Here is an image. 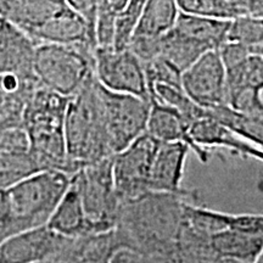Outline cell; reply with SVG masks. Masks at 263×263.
<instances>
[{
  "mask_svg": "<svg viewBox=\"0 0 263 263\" xmlns=\"http://www.w3.org/2000/svg\"><path fill=\"white\" fill-rule=\"evenodd\" d=\"M197 195L146 193L121 203L115 228L123 248L166 258L173 254L183 226V203Z\"/></svg>",
  "mask_w": 263,
  "mask_h": 263,
  "instance_id": "obj_1",
  "label": "cell"
},
{
  "mask_svg": "<svg viewBox=\"0 0 263 263\" xmlns=\"http://www.w3.org/2000/svg\"><path fill=\"white\" fill-rule=\"evenodd\" d=\"M70 183V174L44 170L0 189V242L47 226Z\"/></svg>",
  "mask_w": 263,
  "mask_h": 263,
  "instance_id": "obj_2",
  "label": "cell"
},
{
  "mask_svg": "<svg viewBox=\"0 0 263 263\" xmlns=\"http://www.w3.org/2000/svg\"><path fill=\"white\" fill-rule=\"evenodd\" d=\"M68 101L70 98L39 85L25 105L21 127L27 134L32 155L42 171H61L71 176L78 170L66 150L65 117Z\"/></svg>",
  "mask_w": 263,
  "mask_h": 263,
  "instance_id": "obj_3",
  "label": "cell"
},
{
  "mask_svg": "<svg viewBox=\"0 0 263 263\" xmlns=\"http://www.w3.org/2000/svg\"><path fill=\"white\" fill-rule=\"evenodd\" d=\"M67 156L76 168L114 156L104 121L100 84L90 78L70 98L65 117Z\"/></svg>",
  "mask_w": 263,
  "mask_h": 263,
  "instance_id": "obj_4",
  "label": "cell"
},
{
  "mask_svg": "<svg viewBox=\"0 0 263 263\" xmlns=\"http://www.w3.org/2000/svg\"><path fill=\"white\" fill-rule=\"evenodd\" d=\"M33 72L41 87L72 98L94 76V48L50 43L37 44Z\"/></svg>",
  "mask_w": 263,
  "mask_h": 263,
  "instance_id": "obj_5",
  "label": "cell"
},
{
  "mask_svg": "<svg viewBox=\"0 0 263 263\" xmlns=\"http://www.w3.org/2000/svg\"><path fill=\"white\" fill-rule=\"evenodd\" d=\"M94 235L116 228L120 201L115 190L112 156L85 164L71 174Z\"/></svg>",
  "mask_w": 263,
  "mask_h": 263,
  "instance_id": "obj_6",
  "label": "cell"
},
{
  "mask_svg": "<svg viewBox=\"0 0 263 263\" xmlns=\"http://www.w3.org/2000/svg\"><path fill=\"white\" fill-rule=\"evenodd\" d=\"M100 97L108 143L115 155L146 133L151 103L134 95L115 93L101 84Z\"/></svg>",
  "mask_w": 263,
  "mask_h": 263,
  "instance_id": "obj_7",
  "label": "cell"
},
{
  "mask_svg": "<svg viewBox=\"0 0 263 263\" xmlns=\"http://www.w3.org/2000/svg\"><path fill=\"white\" fill-rule=\"evenodd\" d=\"M94 76L108 90L134 95L149 103L153 100L143 65L128 47L95 48Z\"/></svg>",
  "mask_w": 263,
  "mask_h": 263,
  "instance_id": "obj_8",
  "label": "cell"
},
{
  "mask_svg": "<svg viewBox=\"0 0 263 263\" xmlns=\"http://www.w3.org/2000/svg\"><path fill=\"white\" fill-rule=\"evenodd\" d=\"M160 141L144 133L112 156V177L120 205L149 192V177Z\"/></svg>",
  "mask_w": 263,
  "mask_h": 263,
  "instance_id": "obj_9",
  "label": "cell"
},
{
  "mask_svg": "<svg viewBox=\"0 0 263 263\" xmlns=\"http://www.w3.org/2000/svg\"><path fill=\"white\" fill-rule=\"evenodd\" d=\"M184 94L206 110L227 104L226 68L217 50L207 51L180 77Z\"/></svg>",
  "mask_w": 263,
  "mask_h": 263,
  "instance_id": "obj_10",
  "label": "cell"
},
{
  "mask_svg": "<svg viewBox=\"0 0 263 263\" xmlns=\"http://www.w3.org/2000/svg\"><path fill=\"white\" fill-rule=\"evenodd\" d=\"M71 240L48 226L25 230L0 242V263H47Z\"/></svg>",
  "mask_w": 263,
  "mask_h": 263,
  "instance_id": "obj_11",
  "label": "cell"
},
{
  "mask_svg": "<svg viewBox=\"0 0 263 263\" xmlns=\"http://www.w3.org/2000/svg\"><path fill=\"white\" fill-rule=\"evenodd\" d=\"M42 171L32 155L27 134L21 124L9 126L0 136V189Z\"/></svg>",
  "mask_w": 263,
  "mask_h": 263,
  "instance_id": "obj_12",
  "label": "cell"
},
{
  "mask_svg": "<svg viewBox=\"0 0 263 263\" xmlns=\"http://www.w3.org/2000/svg\"><path fill=\"white\" fill-rule=\"evenodd\" d=\"M190 149L183 143H160L149 177V192L195 196L182 188L186 157Z\"/></svg>",
  "mask_w": 263,
  "mask_h": 263,
  "instance_id": "obj_13",
  "label": "cell"
},
{
  "mask_svg": "<svg viewBox=\"0 0 263 263\" xmlns=\"http://www.w3.org/2000/svg\"><path fill=\"white\" fill-rule=\"evenodd\" d=\"M189 128L190 123L178 111L156 99L151 100L146 133L160 143L185 144L201 162H209L210 153L194 143Z\"/></svg>",
  "mask_w": 263,
  "mask_h": 263,
  "instance_id": "obj_14",
  "label": "cell"
},
{
  "mask_svg": "<svg viewBox=\"0 0 263 263\" xmlns=\"http://www.w3.org/2000/svg\"><path fill=\"white\" fill-rule=\"evenodd\" d=\"M189 130L194 143L202 149L224 147L244 159H255L263 162V150L240 138L207 112L190 123Z\"/></svg>",
  "mask_w": 263,
  "mask_h": 263,
  "instance_id": "obj_15",
  "label": "cell"
},
{
  "mask_svg": "<svg viewBox=\"0 0 263 263\" xmlns=\"http://www.w3.org/2000/svg\"><path fill=\"white\" fill-rule=\"evenodd\" d=\"M66 6L65 0H0V20L32 38Z\"/></svg>",
  "mask_w": 263,
  "mask_h": 263,
  "instance_id": "obj_16",
  "label": "cell"
},
{
  "mask_svg": "<svg viewBox=\"0 0 263 263\" xmlns=\"http://www.w3.org/2000/svg\"><path fill=\"white\" fill-rule=\"evenodd\" d=\"M35 44L27 34L0 20V74L35 77L33 57Z\"/></svg>",
  "mask_w": 263,
  "mask_h": 263,
  "instance_id": "obj_17",
  "label": "cell"
},
{
  "mask_svg": "<svg viewBox=\"0 0 263 263\" xmlns=\"http://www.w3.org/2000/svg\"><path fill=\"white\" fill-rule=\"evenodd\" d=\"M122 248L114 229L104 234L72 239L60 254L47 263H110L112 255Z\"/></svg>",
  "mask_w": 263,
  "mask_h": 263,
  "instance_id": "obj_18",
  "label": "cell"
},
{
  "mask_svg": "<svg viewBox=\"0 0 263 263\" xmlns=\"http://www.w3.org/2000/svg\"><path fill=\"white\" fill-rule=\"evenodd\" d=\"M47 226L67 239H80L94 235L82 205L80 192L72 180Z\"/></svg>",
  "mask_w": 263,
  "mask_h": 263,
  "instance_id": "obj_19",
  "label": "cell"
},
{
  "mask_svg": "<svg viewBox=\"0 0 263 263\" xmlns=\"http://www.w3.org/2000/svg\"><path fill=\"white\" fill-rule=\"evenodd\" d=\"M39 87L35 77L0 74V124H21V115L31 94Z\"/></svg>",
  "mask_w": 263,
  "mask_h": 263,
  "instance_id": "obj_20",
  "label": "cell"
},
{
  "mask_svg": "<svg viewBox=\"0 0 263 263\" xmlns=\"http://www.w3.org/2000/svg\"><path fill=\"white\" fill-rule=\"evenodd\" d=\"M211 50V48L197 39L172 28L160 38L157 57L170 64L179 73H183L197 59Z\"/></svg>",
  "mask_w": 263,
  "mask_h": 263,
  "instance_id": "obj_21",
  "label": "cell"
},
{
  "mask_svg": "<svg viewBox=\"0 0 263 263\" xmlns=\"http://www.w3.org/2000/svg\"><path fill=\"white\" fill-rule=\"evenodd\" d=\"M227 104L233 106L245 94L255 93L263 84V57L250 54L238 64L226 68Z\"/></svg>",
  "mask_w": 263,
  "mask_h": 263,
  "instance_id": "obj_22",
  "label": "cell"
},
{
  "mask_svg": "<svg viewBox=\"0 0 263 263\" xmlns=\"http://www.w3.org/2000/svg\"><path fill=\"white\" fill-rule=\"evenodd\" d=\"M213 251L235 263H255L263 251V238L227 229L210 238Z\"/></svg>",
  "mask_w": 263,
  "mask_h": 263,
  "instance_id": "obj_23",
  "label": "cell"
},
{
  "mask_svg": "<svg viewBox=\"0 0 263 263\" xmlns=\"http://www.w3.org/2000/svg\"><path fill=\"white\" fill-rule=\"evenodd\" d=\"M179 12L177 0H149L141 11L130 38L163 37L174 27Z\"/></svg>",
  "mask_w": 263,
  "mask_h": 263,
  "instance_id": "obj_24",
  "label": "cell"
},
{
  "mask_svg": "<svg viewBox=\"0 0 263 263\" xmlns=\"http://www.w3.org/2000/svg\"><path fill=\"white\" fill-rule=\"evenodd\" d=\"M209 116L238 134L240 138L263 150V117L234 110L228 105H221L206 110Z\"/></svg>",
  "mask_w": 263,
  "mask_h": 263,
  "instance_id": "obj_25",
  "label": "cell"
},
{
  "mask_svg": "<svg viewBox=\"0 0 263 263\" xmlns=\"http://www.w3.org/2000/svg\"><path fill=\"white\" fill-rule=\"evenodd\" d=\"M230 213L210 210L207 207L192 205L188 201L183 203V222L196 234L211 238L223 230L229 229Z\"/></svg>",
  "mask_w": 263,
  "mask_h": 263,
  "instance_id": "obj_26",
  "label": "cell"
},
{
  "mask_svg": "<svg viewBox=\"0 0 263 263\" xmlns=\"http://www.w3.org/2000/svg\"><path fill=\"white\" fill-rule=\"evenodd\" d=\"M226 42L242 45L252 51L263 43V18L240 16L230 20Z\"/></svg>",
  "mask_w": 263,
  "mask_h": 263,
  "instance_id": "obj_27",
  "label": "cell"
},
{
  "mask_svg": "<svg viewBox=\"0 0 263 263\" xmlns=\"http://www.w3.org/2000/svg\"><path fill=\"white\" fill-rule=\"evenodd\" d=\"M177 4L185 14L228 21L236 17L233 0H177Z\"/></svg>",
  "mask_w": 263,
  "mask_h": 263,
  "instance_id": "obj_28",
  "label": "cell"
},
{
  "mask_svg": "<svg viewBox=\"0 0 263 263\" xmlns=\"http://www.w3.org/2000/svg\"><path fill=\"white\" fill-rule=\"evenodd\" d=\"M147 2L149 0H128L126 9L121 12L116 21V31H115L114 39L115 49L128 47L134 27H136L141 11L145 8Z\"/></svg>",
  "mask_w": 263,
  "mask_h": 263,
  "instance_id": "obj_29",
  "label": "cell"
},
{
  "mask_svg": "<svg viewBox=\"0 0 263 263\" xmlns=\"http://www.w3.org/2000/svg\"><path fill=\"white\" fill-rule=\"evenodd\" d=\"M229 229L245 234L263 236V215H252V213L232 215Z\"/></svg>",
  "mask_w": 263,
  "mask_h": 263,
  "instance_id": "obj_30",
  "label": "cell"
},
{
  "mask_svg": "<svg viewBox=\"0 0 263 263\" xmlns=\"http://www.w3.org/2000/svg\"><path fill=\"white\" fill-rule=\"evenodd\" d=\"M65 3L68 8L84 18L95 38V20H97L99 0H65Z\"/></svg>",
  "mask_w": 263,
  "mask_h": 263,
  "instance_id": "obj_31",
  "label": "cell"
},
{
  "mask_svg": "<svg viewBox=\"0 0 263 263\" xmlns=\"http://www.w3.org/2000/svg\"><path fill=\"white\" fill-rule=\"evenodd\" d=\"M110 263H161L160 258L147 256L133 250L122 248L118 249L112 255Z\"/></svg>",
  "mask_w": 263,
  "mask_h": 263,
  "instance_id": "obj_32",
  "label": "cell"
},
{
  "mask_svg": "<svg viewBox=\"0 0 263 263\" xmlns=\"http://www.w3.org/2000/svg\"><path fill=\"white\" fill-rule=\"evenodd\" d=\"M233 5L236 17L251 16L263 18V0H233Z\"/></svg>",
  "mask_w": 263,
  "mask_h": 263,
  "instance_id": "obj_33",
  "label": "cell"
},
{
  "mask_svg": "<svg viewBox=\"0 0 263 263\" xmlns=\"http://www.w3.org/2000/svg\"><path fill=\"white\" fill-rule=\"evenodd\" d=\"M128 0H99V5L114 12L115 15L120 16L121 12L126 9Z\"/></svg>",
  "mask_w": 263,
  "mask_h": 263,
  "instance_id": "obj_34",
  "label": "cell"
},
{
  "mask_svg": "<svg viewBox=\"0 0 263 263\" xmlns=\"http://www.w3.org/2000/svg\"><path fill=\"white\" fill-rule=\"evenodd\" d=\"M255 98H256V103H257V106H258L259 111H261V114L263 116V84L258 88L257 90H256Z\"/></svg>",
  "mask_w": 263,
  "mask_h": 263,
  "instance_id": "obj_35",
  "label": "cell"
},
{
  "mask_svg": "<svg viewBox=\"0 0 263 263\" xmlns=\"http://www.w3.org/2000/svg\"><path fill=\"white\" fill-rule=\"evenodd\" d=\"M252 52H256V54H259V55H262V57H263V43H262L261 45H258L257 48L254 49V50H252Z\"/></svg>",
  "mask_w": 263,
  "mask_h": 263,
  "instance_id": "obj_36",
  "label": "cell"
},
{
  "mask_svg": "<svg viewBox=\"0 0 263 263\" xmlns=\"http://www.w3.org/2000/svg\"><path fill=\"white\" fill-rule=\"evenodd\" d=\"M262 238H263V236H262Z\"/></svg>",
  "mask_w": 263,
  "mask_h": 263,
  "instance_id": "obj_37",
  "label": "cell"
}]
</instances>
